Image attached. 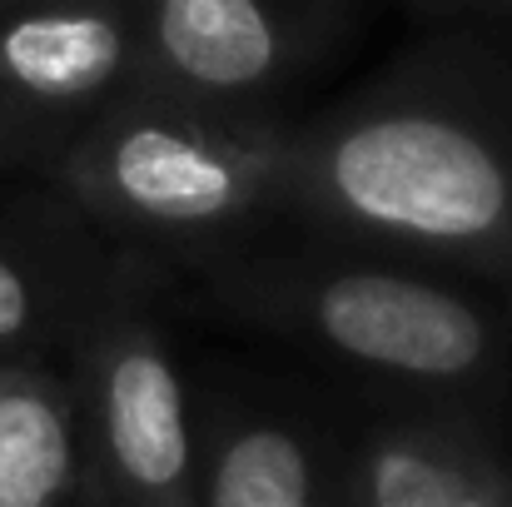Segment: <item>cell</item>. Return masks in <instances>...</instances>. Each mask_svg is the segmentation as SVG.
Returning a JSON list of instances; mask_svg holds the SVG:
<instances>
[{"label": "cell", "mask_w": 512, "mask_h": 507, "mask_svg": "<svg viewBox=\"0 0 512 507\" xmlns=\"http://www.w3.org/2000/svg\"><path fill=\"white\" fill-rule=\"evenodd\" d=\"M0 507H90L80 388L65 358H0Z\"/></svg>", "instance_id": "obj_10"}, {"label": "cell", "mask_w": 512, "mask_h": 507, "mask_svg": "<svg viewBox=\"0 0 512 507\" xmlns=\"http://www.w3.org/2000/svg\"><path fill=\"white\" fill-rule=\"evenodd\" d=\"M423 20H448V25H503L512 20V0H403Z\"/></svg>", "instance_id": "obj_11"}, {"label": "cell", "mask_w": 512, "mask_h": 507, "mask_svg": "<svg viewBox=\"0 0 512 507\" xmlns=\"http://www.w3.org/2000/svg\"><path fill=\"white\" fill-rule=\"evenodd\" d=\"M135 259L50 184L0 179V358H70Z\"/></svg>", "instance_id": "obj_7"}, {"label": "cell", "mask_w": 512, "mask_h": 507, "mask_svg": "<svg viewBox=\"0 0 512 507\" xmlns=\"http://www.w3.org/2000/svg\"><path fill=\"white\" fill-rule=\"evenodd\" d=\"M194 507H319L329 483L319 443L279 408L249 398H194Z\"/></svg>", "instance_id": "obj_9"}, {"label": "cell", "mask_w": 512, "mask_h": 507, "mask_svg": "<svg viewBox=\"0 0 512 507\" xmlns=\"http://www.w3.org/2000/svg\"><path fill=\"white\" fill-rule=\"evenodd\" d=\"M508 324H512V284H508Z\"/></svg>", "instance_id": "obj_13"}, {"label": "cell", "mask_w": 512, "mask_h": 507, "mask_svg": "<svg viewBox=\"0 0 512 507\" xmlns=\"http://www.w3.org/2000/svg\"><path fill=\"white\" fill-rule=\"evenodd\" d=\"M165 269L135 259L70 348L85 418L90 507H194V388L160 324Z\"/></svg>", "instance_id": "obj_4"}, {"label": "cell", "mask_w": 512, "mask_h": 507, "mask_svg": "<svg viewBox=\"0 0 512 507\" xmlns=\"http://www.w3.org/2000/svg\"><path fill=\"white\" fill-rule=\"evenodd\" d=\"M363 0H140L145 85L184 100L284 115L348 45Z\"/></svg>", "instance_id": "obj_6"}, {"label": "cell", "mask_w": 512, "mask_h": 507, "mask_svg": "<svg viewBox=\"0 0 512 507\" xmlns=\"http://www.w3.org/2000/svg\"><path fill=\"white\" fill-rule=\"evenodd\" d=\"M140 80V0H0V179H45Z\"/></svg>", "instance_id": "obj_5"}, {"label": "cell", "mask_w": 512, "mask_h": 507, "mask_svg": "<svg viewBox=\"0 0 512 507\" xmlns=\"http://www.w3.org/2000/svg\"><path fill=\"white\" fill-rule=\"evenodd\" d=\"M343 493L353 507H512V468L468 408L423 403L358 438Z\"/></svg>", "instance_id": "obj_8"}, {"label": "cell", "mask_w": 512, "mask_h": 507, "mask_svg": "<svg viewBox=\"0 0 512 507\" xmlns=\"http://www.w3.org/2000/svg\"><path fill=\"white\" fill-rule=\"evenodd\" d=\"M204 299L423 403L468 408L508 378L512 324L463 284L358 244L229 249L194 264Z\"/></svg>", "instance_id": "obj_2"}, {"label": "cell", "mask_w": 512, "mask_h": 507, "mask_svg": "<svg viewBox=\"0 0 512 507\" xmlns=\"http://www.w3.org/2000/svg\"><path fill=\"white\" fill-rule=\"evenodd\" d=\"M284 219L309 239L512 284V60L483 35H443L294 120Z\"/></svg>", "instance_id": "obj_1"}, {"label": "cell", "mask_w": 512, "mask_h": 507, "mask_svg": "<svg viewBox=\"0 0 512 507\" xmlns=\"http://www.w3.org/2000/svg\"><path fill=\"white\" fill-rule=\"evenodd\" d=\"M289 130V115L204 105L140 80L40 184L110 244L160 269H194L284 219Z\"/></svg>", "instance_id": "obj_3"}, {"label": "cell", "mask_w": 512, "mask_h": 507, "mask_svg": "<svg viewBox=\"0 0 512 507\" xmlns=\"http://www.w3.org/2000/svg\"><path fill=\"white\" fill-rule=\"evenodd\" d=\"M319 507H353V503H348V493H343V478H339V483H329V493H324V503H319Z\"/></svg>", "instance_id": "obj_12"}]
</instances>
